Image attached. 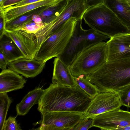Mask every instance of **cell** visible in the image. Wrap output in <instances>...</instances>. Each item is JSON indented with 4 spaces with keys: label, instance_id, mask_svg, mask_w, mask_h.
I'll return each mask as SVG.
<instances>
[{
    "label": "cell",
    "instance_id": "obj_1",
    "mask_svg": "<svg viewBox=\"0 0 130 130\" xmlns=\"http://www.w3.org/2000/svg\"><path fill=\"white\" fill-rule=\"evenodd\" d=\"M92 99L76 84L70 87L52 83L45 89L37 109L40 112L63 111L84 114Z\"/></svg>",
    "mask_w": 130,
    "mask_h": 130
},
{
    "label": "cell",
    "instance_id": "obj_2",
    "mask_svg": "<svg viewBox=\"0 0 130 130\" xmlns=\"http://www.w3.org/2000/svg\"><path fill=\"white\" fill-rule=\"evenodd\" d=\"M86 77L99 93L116 92L130 85V58L106 62Z\"/></svg>",
    "mask_w": 130,
    "mask_h": 130
},
{
    "label": "cell",
    "instance_id": "obj_3",
    "mask_svg": "<svg viewBox=\"0 0 130 130\" xmlns=\"http://www.w3.org/2000/svg\"><path fill=\"white\" fill-rule=\"evenodd\" d=\"M83 19L91 29L110 38L119 34L130 33V29L104 4L88 8Z\"/></svg>",
    "mask_w": 130,
    "mask_h": 130
},
{
    "label": "cell",
    "instance_id": "obj_4",
    "mask_svg": "<svg viewBox=\"0 0 130 130\" xmlns=\"http://www.w3.org/2000/svg\"><path fill=\"white\" fill-rule=\"evenodd\" d=\"M77 20L76 18L69 19L48 37L40 46L35 58L46 62L54 57L59 56L69 43Z\"/></svg>",
    "mask_w": 130,
    "mask_h": 130
},
{
    "label": "cell",
    "instance_id": "obj_5",
    "mask_svg": "<svg viewBox=\"0 0 130 130\" xmlns=\"http://www.w3.org/2000/svg\"><path fill=\"white\" fill-rule=\"evenodd\" d=\"M106 58V42L103 41L95 43L78 54L69 66L70 69L74 76L87 75L105 64Z\"/></svg>",
    "mask_w": 130,
    "mask_h": 130
},
{
    "label": "cell",
    "instance_id": "obj_6",
    "mask_svg": "<svg viewBox=\"0 0 130 130\" xmlns=\"http://www.w3.org/2000/svg\"><path fill=\"white\" fill-rule=\"evenodd\" d=\"M82 19L77 20L72 36L64 51L59 57L69 66L78 54L88 46L107 40L108 36L92 29L82 27Z\"/></svg>",
    "mask_w": 130,
    "mask_h": 130
},
{
    "label": "cell",
    "instance_id": "obj_7",
    "mask_svg": "<svg viewBox=\"0 0 130 130\" xmlns=\"http://www.w3.org/2000/svg\"><path fill=\"white\" fill-rule=\"evenodd\" d=\"M87 8L86 0H69L68 4L59 15L55 19L46 20L42 23L39 30L35 34L39 47L45 40L54 33L69 19L76 18L83 19Z\"/></svg>",
    "mask_w": 130,
    "mask_h": 130
},
{
    "label": "cell",
    "instance_id": "obj_8",
    "mask_svg": "<svg viewBox=\"0 0 130 130\" xmlns=\"http://www.w3.org/2000/svg\"><path fill=\"white\" fill-rule=\"evenodd\" d=\"M42 120L40 130H72L82 120L83 113L76 112L53 111L41 112Z\"/></svg>",
    "mask_w": 130,
    "mask_h": 130
},
{
    "label": "cell",
    "instance_id": "obj_9",
    "mask_svg": "<svg viewBox=\"0 0 130 130\" xmlns=\"http://www.w3.org/2000/svg\"><path fill=\"white\" fill-rule=\"evenodd\" d=\"M122 106L117 92H99L92 99L83 114L84 117L93 118L102 113L119 108Z\"/></svg>",
    "mask_w": 130,
    "mask_h": 130
},
{
    "label": "cell",
    "instance_id": "obj_10",
    "mask_svg": "<svg viewBox=\"0 0 130 130\" xmlns=\"http://www.w3.org/2000/svg\"><path fill=\"white\" fill-rule=\"evenodd\" d=\"M93 119V126L101 130H117L130 125V112L119 108L97 115Z\"/></svg>",
    "mask_w": 130,
    "mask_h": 130
},
{
    "label": "cell",
    "instance_id": "obj_11",
    "mask_svg": "<svg viewBox=\"0 0 130 130\" xmlns=\"http://www.w3.org/2000/svg\"><path fill=\"white\" fill-rule=\"evenodd\" d=\"M106 45V62L130 58V33L115 35L110 38Z\"/></svg>",
    "mask_w": 130,
    "mask_h": 130
},
{
    "label": "cell",
    "instance_id": "obj_12",
    "mask_svg": "<svg viewBox=\"0 0 130 130\" xmlns=\"http://www.w3.org/2000/svg\"><path fill=\"white\" fill-rule=\"evenodd\" d=\"M4 35L12 40L19 48L24 57L28 59L35 58L38 51L37 41L35 34L20 29L12 31H6Z\"/></svg>",
    "mask_w": 130,
    "mask_h": 130
},
{
    "label": "cell",
    "instance_id": "obj_13",
    "mask_svg": "<svg viewBox=\"0 0 130 130\" xmlns=\"http://www.w3.org/2000/svg\"><path fill=\"white\" fill-rule=\"evenodd\" d=\"M46 63L35 58L28 59L24 57L9 62L7 67L27 78H33L41 72Z\"/></svg>",
    "mask_w": 130,
    "mask_h": 130
},
{
    "label": "cell",
    "instance_id": "obj_14",
    "mask_svg": "<svg viewBox=\"0 0 130 130\" xmlns=\"http://www.w3.org/2000/svg\"><path fill=\"white\" fill-rule=\"evenodd\" d=\"M53 63L52 83L70 87L76 85L69 65L59 57L54 59Z\"/></svg>",
    "mask_w": 130,
    "mask_h": 130
},
{
    "label": "cell",
    "instance_id": "obj_15",
    "mask_svg": "<svg viewBox=\"0 0 130 130\" xmlns=\"http://www.w3.org/2000/svg\"><path fill=\"white\" fill-rule=\"evenodd\" d=\"M26 82L22 75L12 70H2L0 73V93L22 89Z\"/></svg>",
    "mask_w": 130,
    "mask_h": 130
},
{
    "label": "cell",
    "instance_id": "obj_16",
    "mask_svg": "<svg viewBox=\"0 0 130 130\" xmlns=\"http://www.w3.org/2000/svg\"><path fill=\"white\" fill-rule=\"evenodd\" d=\"M60 0H42L16 8L3 9L5 24L28 12L42 7L52 5Z\"/></svg>",
    "mask_w": 130,
    "mask_h": 130
},
{
    "label": "cell",
    "instance_id": "obj_17",
    "mask_svg": "<svg viewBox=\"0 0 130 130\" xmlns=\"http://www.w3.org/2000/svg\"><path fill=\"white\" fill-rule=\"evenodd\" d=\"M44 90L38 87L29 92L16 106L17 116L25 115L34 105L38 104Z\"/></svg>",
    "mask_w": 130,
    "mask_h": 130
},
{
    "label": "cell",
    "instance_id": "obj_18",
    "mask_svg": "<svg viewBox=\"0 0 130 130\" xmlns=\"http://www.w3.org/2000/svg\"><path fill=\"white\" fill-rule=\"evenodd\" d=\"M104 4L130 29V6L125 0H105Z\"/></svg>",
    "mask_w": 130,
    "mask_h": 130
},
{
    "label": "cell",
    "instance_id": "obj_19",
    "mask_svg": "<svg viewBox=\"0 0 130 130\" xmlns=\"http://www.w3.org/2000/svg\"><path fill=\"white\" fill-rule=\"evenodd\" d=\"M0 40V52L6 57L9 62L24 57L21 51L14 42L6 36Z\"/></svg>",
    "mask_w": 130,
    "mask_h": 130
},
{
    "label": "cell",
    "instance_id": "obj_20",
    "mask_svg": "<svg viewBox=\"0 0 130 130\" xmlns=\"http://www.w3.org/2000/svg\"><path fill=\"white\" fill-rule=\"evenodd\" d=\"M50 6H45L36 9L6 23L5 24V31H12L22 29L26 24L32 21V17L33 15L39 14Z\"/></svg>",
    "mask_w": 130,
    "mask_h": 130
},
{
    "label": "cell",
    "instance_id": "obj_21",
    "mask_svg": "<svg viewBox=\"0 0 130 130\" xmlns=\"http://www.w3.org/2000/svg\"><path fill=\"white\" fill-rule=\"evenodd\" d=\"M74 77L76 84L91 98H94L99 93L96 86L87 78L85 75Z\"/></svg>",
    "mask_w": 130,
    "mask_h": 130
},
{
    "label": "cell",
    "instance_id": "obj_22",
    "mask_svg": "<svg viewBox=\"0 0 130 130\" xmlns=\"http://www.w3.org/2000/svg\"><path fill=\"white\" fill-rule=\"evenodd\" d=\"M12 102L7 93H0V130H3L9 108Z\"/></svg>",
    "mask_w": 130,
    "mask_h": 130
},
{
    "label": "cell",
    "instance_id": "obj_23",
    "mask_svg": "<svg viewBox=\"0 0 130 130\" xmlns=\"http://www.w3.org/2000/svg\"><path fill=\"white\" fill-rule=\"evenodd\" d=\"M116 92L122 106L130 108V85L123 87Z\"/></svg>",
    "mask_w": 130,
    "mask_h": 130
},
{
    "label": "cell",
    "instance_id": "obj_24",
    "mask_svg": "<svg viewBox=\"0 0 130 130\" xmlns=\"http://www.w3.org/2000/svg\"><path fill=\"white\" fill-rule=\"evenodd\" d=\"M21 127L17 123L16 117L10 116L4 123L3 130H21Z\"/></svg>",
    "mask_w": 130,
    "mask_h": 130
},
{
    "label": "cell",
    "instance_id": "obj_25",
    "mask_svg": "<svg viewBox=\"0 0 130 130\" xmlns=\"http://www.w3.org/2000/svg\"><path fill=\"white\" fill-rule=\"evenodd\" d=\"M93 118H86L80 120L72 130H87L93 126Z\"/></svg>",
    "mask_w": 130,
    "mask_h": 130
},
{
    "label": "cell",
    "instance_id": "obj_26",
    "mask_svg": "<svg viewBox=\"0 0 130 130\" xmlns=\"http://www.w3.org/2000/svg\"><path fill=\"white\" fill-rule=\"evenodd\" d=\"M41 25L35 23L33 21L25 25L22 29L30 33L35 34L40 29Z\"/></svg>",
    "mask_w": 130,
    "mask_h": 130
},
{
    "label": "cell",
    "instance_id": "obj_27",
    "mask_svg": "<svg viewBox=\"0 0 130 130\" xmlns=\"http://www.w3.org/2000/svg\"><path fill=\"white\" fill-rule=\"evenodd\" d=\"M5 29L3 9L0 8V39L4 36Z\"/></svg>",
    "mask_w": 130,
    "mask_h": 130
},
{
    "label": "cell",
    "instance_id": "obj_28",
    "mask_svg": "<svg viewBox=\"0 0 130 130\" xmlns=\"http://www.w3.org/2000/svg\"><path fill=\"white\" fill-rule=\"evenodd\" d=\"M42 0H23L15 5L6 8L7 9L14 8L28 4L35 3Z\"/></svg>",
    "mask_w": 130,
    "mask_h": 130
},
{
    "label": "cell",
    "instance_id": "obj_29",
    "mask_svg": "<svg viewBox=\"0 0 130 130\" xmlns=\"http://www.w3.org/2000/svg\"><path fill=\"white\" fill-rule=\"evenodd\" d=\"M9 62L6 56L0 52V68L2 70L7 69L8 64Z\"/></svg>",
    "mask_w": 130,
    "mask_h": 130
},
{
    "label": "cell",
    "instance_id": "obj_30",
    "mask_svg": "<svg viewBox=\"0 0 130 130\" xmlns=\"http://www.w3.org/2000/svg\"><path fill=\"white\" fill-rule=\"evenodd\" d=\"M105 0H86V4L88 8L97 5L104 4Z\"/></svg>",
    "mask_w": 130,
    "mask_h": 130
},
{
    "label": "cell",
    "instance_id": "obj_31",
    "mask_svg": "<svg viewBox=\"0 0 130 130\" xmlns=\"http://www.w3.org/2000/svg\"><path fill=\"white\" fill-rule=\"evenodd\" d=\"M23 0H6L4 2L0 8L4 9L13 6Z\"/></svg>",
    "mask_w": 130,
    "mask_h": 130
},
{
    "label": "cell",
    "instance_id": "obj_32",
    "mask_svg": "<svg viewBox=\"0 0 130 130\" xmlns=\"http://www.w3.org/2000/svg\"><path fill=\"white\" fill-rule=\"evenodd\" d=\"M34 22L37 24L40 25L41 26L42 22V20L40 16L36 18Z\"/></svg>",
    "mask_w": 130,
    "mask_h": 130
},
{
    "label": "cell",
    "instance_id": "obj_33",
    "mask_svg": "<svg viewBox=\"0 0 130 130\" xmlns=\"http://www.w3.org/2000/svg\"><path fill=\"white\" fill-rule=\"evenodd\" d=\"M130 130V125L118 128L117 130Z\"/></svg>",
    "mask_w": 130,
    "mask_h": 130
},
{
    "label": "cell",
    "instance_id": "obj_34",
    "mask_svg": "<svg viewBox=\"0 0 130 130\" xmlns=\"http://www.w3.org/2000/svg\"><path fill=\"white\" fill-rule=\"evenodd\" d=\"M6 0H0V7H1L4 2Z\"/></svg>",
    "mask_w": 130,
    "mask_h": 130
},
{
    "label": "cell",
    "instance_id": "obj_35",
    "mask_svg": "<svg viewBox=\"0 0 130 130\" xmlns=\"http://www.w3.org/2000/svg\"><path fill=\"white\" fill-rule=\"evenodd\" d=\"M130 6V0H125Z\"/></svg>",
    "mask_w": 130,
    "mask_h": 130
}]
</instances>
